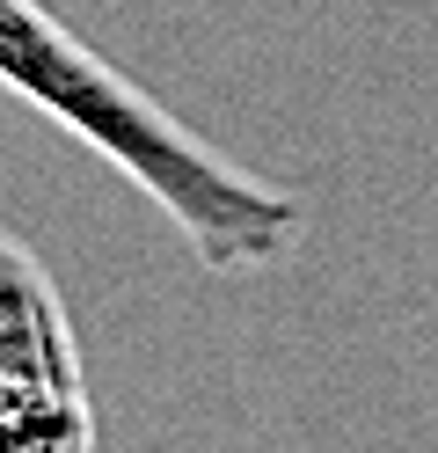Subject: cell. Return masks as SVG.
I'll return each mask as SVG.
<instances>
[{"mask_svg": "<svg viewBox=\"0 0 438 453\" xmlns=\"http://www.w3.org/2000/svg\"><path fill=\"white\" fill-rule=\"evenodd\" d=\"M0 88L22 96L58 132H73L81 147H96L132 190L154 197L204 271H263L300 242V205L285 190L204 147L117 59L81 44L44 0H0Z\"/></svg>", "mask_w": 438, "mask_h": 453, "instance_id": "1", "label": "cell"}, {"mask_svg": "<svg viewBox=\"0 0 438 453\" xmlns=\"http://www.w3.org/2000/svg\"><path fill=\"white\" fill-rule=\"evenodd\" d=\"M0 453H96L73 315L37 249L0 226Z\"/></svg>", "mask_w": 438, "mask_h": 453, "instance_id": "2", "label": "cell"}]
</instances>
